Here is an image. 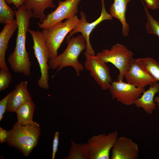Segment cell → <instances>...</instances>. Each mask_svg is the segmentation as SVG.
<instances>
[{
    "mask_svg": "<svg viewBox=\"0 0 159 159\" xmlns=\"http://www.w3.org/2000/svg\"><path fill=\"white\" fill-rule=\"evenodd\" d=\"M18 28L17 21L6 24L0 33V68L9 71L5 61V54L8 48L9 41L15 31Z\"/></svg>",
    "mask_w": 159,
    "mask_h": 159,
    "instance_id": "16",
    "label": "cell"
},
{
    "mask_svg": "<svg viewBox=\"0 0 159 159\" xmlns=\"http://www.w3.org/2000/svg\"><path fill=\"white\" fill-rule=\"evenodd\" d=\"M35 108V105L32 100L27 101L22 104L15 112L17 122L24 125L34 122L33 118Z\"/></svg>",
    "mask_w": 159,
    "mask_h": 159,
    "instance_id": "19",
    "label": "cell"
},
{
    "mask_svg": "<svg viewBox=\"0 0 159 159\" xmlns=\"http://www.w3.org/2000/svg\"><path fill=\"white\" fill-rule=\"evenodd\" d=\"M133 53L125 45L117 43L110 49H105L99 52L96 56L106 63L112 64L119 71L117 81H123L124 76L133 59Z\"/></svg>",
    "mask_w": 159,
    "mask_h": 159,
    "instance_id": "5",
    "label": "cell"
},
{
    "mask_svg": "<svg viewBox=\"0 0 159 159\" xmlns=\"http://www.w3.org/2000/svg\"><path fill=\"white\" fill-rule=\"evenodd\" d=\"M28 84L27 81H22L11 91L8 101L6 112H15L22 104L27 101L32 100L27 89Z\"/></svg>",
    "mask_w": 159,
    "mask_h": 159,
    "instance_id": "14",
    "label": "cell"
},
{
    "mask_svg": "<svg viewBox=\"0 0 159 159\" xmlns=\"http://www.w3.org/2000/svg\"><path fill=\"white\" fill-rule=\"evenodd\" d=\"M84 54L85 57L84 67L102 90L109 89L112 82L110 69L106 63L96 55L85 52Z\"/></svg>",
    "mask_w": 159,
    "mask_h": 159,
    "instance_id": "9",
    "label": "cell"
},
{
    "mask_svg": "<svg viewBox=\"0 0 159 159\" xmlns=\"http://www.w3.org/2000/svg\"><path fill=\"white\" fill-rule=\"evenodd\" d=\"M54 0H25L24 4L28 9L33 12V17L39 19L42 23L46 19L44 11L47 8L55 7Z\"/></svg>",
    "mask_w": 159,
    "mask_h": 159,
    "instance_id": "18",
    "label": "cell"
},
{
    "mask_svg": "<svg viewBox=\"0 0 159 159\" xmlns=\"http://www.w3.org/2000/svg\"><path fill=\"white\" fill-rule=\"evenodd\" d=\"M146 8L153 10L159 9V0H144Z\"/></svg>",
    "mask_w": 159,
    "mask_h": 159,
    "instance_id": "27",
    "label": "cell"
},
{
    "mask_svg": "<svg viewBox=\"0 0 159 159\" xmlns=\"http://www.w3.org/2000/svg\"><path fill=\"white\" fill-rule=\"evenodd\" d=\"M11 92L8 94L0 101V121L4 117V115L6 111L8 99Z\"/></svg>",
    "mask_w": 159,
    "mask_h": 159,
    "instance_id": "25",
    "label": "cell"
},
{
    "mask_svg": "<svg viewBox=\"0 0 159 159\" xmlns=\"http://www.w3.org/2000/svg\"><path fill=\"white\" fill-rule=\"evenodd\" d=\"M8 135V132L1 127H0V143L5 142Z\"/></svg>",
    "mask_w": 159,
    "mask_h": 159,
    "instance_id": "29",
    "label": "cell"
},
{
    "mask_svg": "<svg viewBox=\"0 0 159 159\" xmlns=\"http://www.w3.org/2000/svg\"><path fill=\"white\" fill-rule=\"evenodd\" d=\"M8 4H13L17 9L25 3V0H5Z\"/></svg>",
    "mask_w": 159,
    "mask_h": 159,
    "instance_id": "28",
    "label": "cell"
},
{
    "mask_svg": "<svg viewBox=\"0 0 159 159\" xmlns=\"http://www.w3.org/2000/svg\"><path fill=\"white\" fill-rule=\"evenodd\" d=\"M59 132L56 131L54 135L52 143V159L55 158L56 154L58 150L59 143Z\"/></svg>",
    "mask_w": 159,
    "mask_h": 159,
    "instance_id": "26",
    "label": "cell"
},
{
    "mask_svg": "<svg viewBox=\"0 0 159 159\" xmlns=\"http://www.w3.org/2000/svg\"><path fill=\"white\" fill-rule=\"evenodd\" d=\"M109 90L113 99L127 106L134 104L135 100L145 90L144 87H136L123 81L112 82Z\"/></svg>",
    "mask_w": 159,
    "mask_h": 159,
    "instance_id": "10",
    "label": "cell"
},
{
    "mask_svg": "<svg viewBox=\"0 0 159 159\" xmlns=\"http://www.w3.org/2000/svg\"><path fill=\"white\" fill-rule=\"evenodd\" d=\"M159 92V84L157 82L150 85L149 89L136 99L134 104L138 108H142L147 113L151 114L156 106L154 101L155 95Z\"/></svg>",
    "mask_w": 159,
    "mask_h": 159,
    "instance_id": "15",
    "label": "cell"
},
{
    "mask_svg": "<svg viewBox=\"0 0 159 159\" xmlns=\"http://www.w3.org/2000/svg\"><path fill=\"white\" fill-rule=\"evenodd\" d=\"M7 132L5 142L19 150L25 156H28L37 145L40 135L39 125L36 122L24 125L17 122Z\"/></svg>",
    "mask_w": 159,
    "mask_h": 159,
    "instance_id": "2",
    "label": "cell"
},
{
    "mask_svg": "<svg viewBox=\"0 0 159 159\" xmlns=\"http://www.w3.org/2000/svg\"><path fill=\"white\" fill-rule=\"evenodd\" d=\"M131 0H114L110 9V14L112 17L118 19L122 26V32L124 37L129 34L130 28L126 21L125 14L127 5Z\"/></svg>",
    "mask_w": 159,
    "mask_h": 159,
    "instance_id": "17",
    "label": "cell"
},
{
    "mask_svg": "<svg viewBox=\"0 0 159 159\" xmlns=\"http://www.w3.org/2000/svg\"><path fill=\"white\" fill-rule=\"evenodd\" d=\"M124 77L127 82L137 87H144L157 81L143 67L137 59H133Z\"/></svg>",
    "mask_w": 159,
    "mask_h": 159,
    "instance_id": "12",
    "label": "cell"
},
{
    "mask_svg": "<svg viewBox=\"0 0 159 159\" xmlns=\"http://www.w3.org/2000/svg\"><path fill=\"white\" fill-rule=\"evenodd\" d=\"M71 147L66 159H87L88 152L86 143H75L71 140Z\"/></svg>",
    "mask_w": 159,
    "mask_h": 159,
    "instance_id": "20",
    "label": "cell"
},
{
    "mask_svg": "<svg viewBox=\"0 0 159 159\" xmlns=\"http://www.w3.org/2000/svg\"><path fill=\"white\" fill-rule=\"evenodd\" d=\"M112 150L111 159H138L139 158L138 144L125 136L118 137Z\"/></svg>",
    "mask_w": 159,
    "mask_h": 159,
    "instance_id": "13",
    "label": "cell"
},
{
    "mask_svg": "<svg viewBox=\"0 0 159 159\" xmlns=\"http://www.w3.org/2000/svg\"><path fill=\"white\" fill-rule=\"evenodd\" d=\"M80 19L77 16L66 19L48 28L42 32L48 48L50 59L58 55V50L65 37L76 26Z\"/></svg>",
    "mask_w": 159,
    "mask_h": 159,
    "instance_id": "4",
    "label": "cell"
},
{
    "mask_svg": "<svg viewBox=\"0 0 159 159\" xmlns=\"http://www.w3.org/2000/svg\"><path fill=\"white\" fill-rule=\"evenodd\" d=\"M102 10L99 17L94 21L87 22L86 16L82 11L80 12V18L75 27L71 31L66 37H70L74 34L80 32L84 37L86 44L85 52L89 54L95 55V52L92 47L90 40V35L96 26L102 21L106 20L112 19V17L108 13L105 9L104 0H101Z\"/></svg>",
    "mask_w": 159,
    "mask_h": 159,
    "instance_id": "8",
    "label": "cell"
},
{
    "mask_svg": "<svg viewBox=\"0 0 159 159\" xmlns=\"http://www.w3.org/2000/svg\"><path fill=\"white\" fill-rule=\"evenodd\" d=\"M8 4L5 0H0V23L1 24L10 23L15 20V11Z\"/></svg>",
    "mask_w": 159,
    "mask_h": 159,
    "instance_id": "22",
    "label": "cell"
},
{
    "mask_svg": "<svg viewBox=\"0 0 159 159\" xmlns=\"http://www.w3.org/2000/svg\"><path fill=\"white\" fill-rule=\"evenodd\" d=\"M145 10L147 19L145 25L146 31L148 33L153 34L159 37V22L153 17L145 7Z\"/></svg>",
    "mask_w": 159,
    "mask_h": 159,
    "instance_id": "23",
    "label": "cell"
},
{
    "mask_svg": "<svg viewBox=\"0 0 159 159\" xmlns=\"http://www.w3.org/2000/svg\"><path fill=\"white\" fill-rule=\"evenodd\" d=\"M66 38V48L62 54L49 59V65L51 69H57L56 73L64 67H72L75 69L77 76H79L81 72L84 69V66L79 61L78 58L81 53L86 49L85 40L82 34Z\"/></svg>",
    "mask_w": 159,
    "mask_h": 159,
    "instance_id": "3",
    "label": "cell"
},
{
    "mask_svg": "<svg viewBox=\"0 0 159 159\" xmlns=\"http://www.w3.org/2000/svg\"><path fill=\"white\" fill-rule=\"evenodd\" d=\"M154 101L157 103V105L159 108V96L154 97Z\"/></svg>",
    "mask_w": 159,
    "mask_h": 159,
    "instance_id": "30",
    "label": "cell"
},
{
    "mask_svg": "<svg viewBox=\"0 0 159 159\" xmlns=\"http://www.w3.org/2000/svg\"><path fill=\"white\" fill-rule=\"evenodd\" d=\"M81 0L59 1L56 9L46 16L45 20L37 24L40 28L49 27L65 19L72 17L77 13Z\"/></svg>",
    "mask_w": 159,
    "mask_h": 159,
    "instance_id": "11",
    "label": "cell"
},
{
    "mask_svg": "<svg viewBox=\"0 0 159 159\" xmlns=\"http://www.w3.org/2000/svg\"><path fill=\"white\" fill-rule=\"evenodd\" d=\"M12 79L11 74L4 70H0V91L1 92L8 88Z\"/></svg>",
    "mask_w": 159,
    "mask_h": 159,
    "instance_id": "24",
    "label": "cell"
},
{
    "mask_svg": "<svg viewBox=\"0 0 159 159\" xmlns=\"http://www.w3.org/2000/svg\"><path fill=\"white\" fill-rule=\"evenodd\" d=\"M118 137V132L94 135L86 143L87 159H109L111 150Z\"/></svg>",
    "mask_w": 159,
    "mask_h": 159,
    "instance_id": "7",
    "label": "cell"
},
{
    "mask_svg": "<svg viewBox=\"0 0 159 159\" xmlns=\"http://www.w3.org/2000/svg\"><path fill=\"white\" fill-rule=\"evenodd\" d=\"M14 9L18 23L17 36L14 49L9 56L8 62L15 72L29 76L32 64L25 45L30 19L33 17V12L27 8L24 4L17 10Z\"/></svg>",
    "mask_w": 159,
    "mask_h": 159,
    "instance_id": "1",
    "label": "cell"
},
{
    "mask_svg": "<svg viewBox=\"0 0 159 159\" xmlns=\"http://www.w3.org/2000/svg\"><path fill=\"white\" fill-rule=\"evenodd\" d=\"M33 42V48L40 69L41 77L37 81L39 87L45 90L49 88L48 62L50 59L49 51L42 32L29 29Z\"/></svg>",
    "mask_w": 159,
    "mask_h": 159,
    "instance_id": "6",
    "label": "cell"
},
{
    "mask_svg": "<svg viewBox=\"0 0 159 159\" xmlns=\"http://www.w3.org/2000/svg\"><path fill=\"white\" fill-rule=\"evenodd\" d=\"M137 59L145 69L157 81H159V63L151 57L139 58Z\"/></svg>",
    "mask_w": 159,
    "mask_h": 159,
    "instance_id": "21",
    "label": "cell"
}]
</instances>
